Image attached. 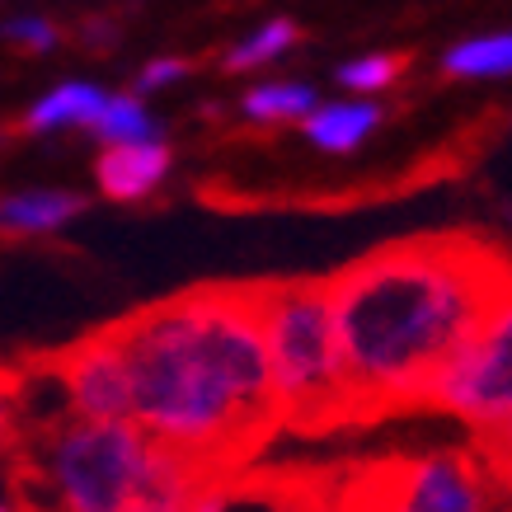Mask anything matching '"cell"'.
<instances>
[{"mask_svg":"<svg viewBox=\"0 0 512 512\" xmlns=\"http://www.w3.org/2000/svg\"><path fill=\"white\" fill-rule=\"evenodd\" d=\"M240 109L254 123H301L315 109V90L301 80H268V85H254L245 94Z\"/></svg>","mask_w":512,"mask_h":512,"instance_id":"7c38bea8","label":"cell"},{"mask_svg":"<svg viewBox=\"0 0 512 512\" xmlns=\"http://www.w3.org/2000/svg\"><path fill=\"white\" fill-rule=\"evenodd\" d=\"M24 442V367H0V461Z\"/></svg>","mask_w":512,"mask_h":512,"instance_id":"2e32d148","label":"cell"},{"mask_svg":"<svg viewBox=\"0 0 512 512\" xmlns=\"http://www.w3.org/2000/svg\"><path fill=\"white\" fill-rule=\"evenodd\" d=\"M442 71L456 80H494L512 76V33H484V38H466L442 57Z\"/></svg>","mask_w":512,"mask_h":512,"instance_id":"8fae6325","label":"cell"},{"mask_svg":"<svg viewBox=\"0 0 512 512\" xmlns=\"http://www.w3.org/2000/svg\"><path fill=\"white\" fill-rule=\"evenodd\" d=\"M306 137L320 146V151H353L362 146V137H372L376 123H381V109L376 104H362V99H343V104H315L306 118Z\"/></svg>","mask_w":512,"mask_h":512,"instance_id":"9c48e42d","label":"cell"},{"mask_svg":"<svg viewBox=\"0 0 512 512\" xmlns=\"http://www.w3.org/2000/svg\"><path fill=\"white\" fill-rule=\"evenodd\" d=\"M494 475L470 451H433L414 461H386L367 470L348 498L376 508H414V512H475L489 503Z\"/></svg>","mask_w":512,"mask_h":512,"instance_id":"8992f818","label":"cell"},{"mask_svg":"<svg viewBox=\"0 0 512 512\" xmlns=\"http://www.w3.org/2000/svg\"><path fill=\"white\" fill-rule=\"evenodd\" d=\"M400 71H404L400 57H381V52H376V57H357V62H348L339 71V80L348 85V90L367 94V90H386V85H395Z\"/></svg>","mask_w":512,"mask_h":512,"instance_id":"ac0fdd59","label":"cell"},{"mask_svg":"<svg viewBox=\"0 0 512 512\" xmlns=\"http://www.w3.org/2000/svg\"><path fill=\"white\" fill-rule=\"evenodd\" d=\"M0 508H5V503H0Z\"/></svg>","mask_w":512,"mask_h":512,"instance_id":"44dd1931","label":"cell"},{"mask_svg":"<svg viewBox=\"0 0 512 512\" xmlns=\"http://www.w3.org/2000/svg\"><path fill=\"white\" fill-rule=\"evenodd\" d=\"M76 212H80L76 193H15V198L0 202V231H10V235L57 231Z\"/></svg>","mask_w":512,"mask_h":512,"instance_id":"30bf717a","label":"cell"},{"mask_svg":"<svg viewBox=\"0 0 512 512\" xmlns=\"http://www.w3.org/2000/svg\"><path fill=\"white\" fill-rule=\"evenodd\" d=\"M123 353L132 423L212 480L249 466L282 428L259 282L193 287L109 325Z\"/></svg>","mask_w":512,"mask_h":512,"instance_id":"6da1fadb","label":"cell"},{"mask_svg":"<svg viewBox=\"0 0 512 512\" xmlns=\"http://www.w3.org/2000/svg\"><path fill=\"white\" fill-rule=\"evenodd\" d=\"M10 461L19 503L57 498L76 512H127L202 508L212 498V480L193 461L132 419H85L62 409L24 428V442Z\"/></svg>","mask_w":512,"mask_h":512,"instance_id":"3957f363","label":"cell"},{"mask_svg":"<svg viewBox=\"0 0 512 512\" xmlns=\"http://www.w3.org/2000/svg\"><path fill=\"white\" fill-rule=\"evenodd\" d=\"M287 47H296V24L292 19H268V24H259L240 47L226 52V71H259V66L278 62Z\"/></svg>","mask_w":512,"mask_h":512,"instance_id":"5bb4252c","label":"cell"},{"mask_svg":"<svg viewBox=\"0 0 512 512\" xmlns=\"http://www.w3.org/2000/svg\"><path fill=\"white\" fill-rule=\"evenodd\" d=\"M90 127H94V132H99L104 141H141V137H156V123H151V113L141 109L132 94L104 99Z\"/></svg>","mask_w":512,"mask_h":512,"instance_id":"9a60e30c","label":"cell"},{"mask_svg":"<svg viewBox=\"0 0 512 512\" xmlns=\"http://www.w3.org/2000/svg\"><path fill=\"white\" fill-rule=\"evenodd\" d=\"M104 104V94L94 90V85H62V90H52L43 104H33L29 113V127L33 132H47V127H66V123H94V113Z\"/></svg>","mask_w":512,"mask_h":512,"instance_id":"4fadbf2b","label":"cell"},{"mask_svg":"<svg viewBox=\"0 0 512 512\" xmlns=\"http://www.w3.org/2000/svg\"><path fill=\"white\" fill-rule=\"evenodd\" d=\"M423 409L461 419L470 433H484L512 409V278L484 311L475 334L437 372L423 395Z\"/></svg>","mask_w":512,"mask_h":512,"instance_id":"5b68a950","label":"cell"},{"mask_svg":"<svg viewBox=\"0 0 512 512\" xmlns=\"http://www.w3.org/2000/svg\"><path fill=\"white\" fill-rule=\"evenodd\" d=\"M512 278L475 235H414L329 278L353 423L423 409V395Z\"/></svg>","mask_w":512,"mask_h":512,"instance_id":"7a4b0ae2","label":"cell"},{"mask_svg":"<svg viewBox=\"0 0 512 512\" xmlns=\"http://www.w3.org/2000/svg\"><path fill=\"white\" fill-rule=\"evenodd\" d=\"M259 311H264L268 367H273L282 428L292 433L348 428L353 404H348L339 329H334V306H329V278L264 282Z\"/></svg>","mask_w":512,"mask_h":512,"instance_id":"277c9868","label":"cell"},{"mask_svg":"<svg viewBox=\"0 0 512 512\" xmlns=\"http://www.w3.org/2000/svg\"><path fill=\"white\" fill-rule=\"evenodd\" d=\"M43 367L57 376L71 414H85V419H132L123 353H118L109 325L76 339L62 353L43 357Z\"/></svg>","mask_w":512,"mask_h":512,"instance_id":"52a82bcc","label":"cell"},{"mask_svg":"<svg viewBox=\"0 0 512 512\" xmlns=\"http://www.w3.org/2000/svg\"><path fill=\"white\" fill-rule=\"evenodd\" d=\"M475 456H480L484 470L494 475L498 489L512 494V409L498 423H489L484 433H475Z\"/></svg>","mask_w":512,"mask_h":512,"instance_id":"e0dca14e","label":"cell"},{"mask_svg":"<svg viewBox=\"0 0 512 512\" xmlns=\"http://www.w3.org/2000/svg\"><path fill=\"white\" fill-rule=\"evenodd\" d=\"M188 76V62H179V57H160V62H151L146 71H141V90H165V85H174V80Z\"/></svg>","mask_w":512,"mask_h":512,"instance_id":"ffe728a7","label":"cell"},{"mask_svg":"<svg viewBox=\"0 0 512 512\" xmlns=\"http://www.w3.org/2000/svg\"><path fill=\"white\" fill-rule=\"evenodd\" d=\"M94 174H99L104 198H118V202L146 198V193L160 188L165 184V174H170V146H160L156 137L109 141V151L99 156Z\"/></svg>","mask_w":512,"mask_h":512,"instance_id":"ba28073f","label":"cell"},{"mask_svg":"<svg viewBox=\"0 0 512 512\" xmlns=\"http://www.w3.org/2000/svg\"><path fill=\"white\" fill-rule=\"evenodd\" d=\"M5 38L19 47H29V52H43V47L57 43V29L43 24V19H15V24H5Z\"/></svg>","mask_w":512,"mask_h":512,"instance_id":"d6986e66","label":"cell"}]
</instances>
